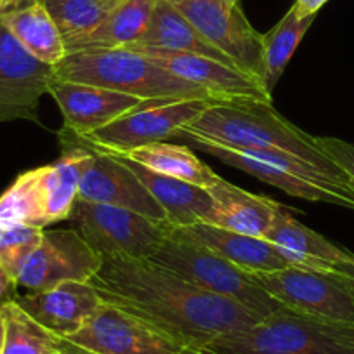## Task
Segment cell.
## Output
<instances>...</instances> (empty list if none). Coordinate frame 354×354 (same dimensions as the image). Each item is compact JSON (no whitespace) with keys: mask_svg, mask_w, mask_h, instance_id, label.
I'll list each match as a JSON object with an SVG mask.
<instances>
[{"mask_svg":"<svg viewBox=\"0 0 354 354\" xmlns=\"http://www.w3.org/2000/svg\"><path fill=\"white\" fill-rule=\"evenodd\" d=\"M88 283L104 302L149 323L196 353L214 340L259 322L236 302L193 287L148 259L106 255Z\"/></svg>","mask_w":354,"mask_h":354,"instance_id":"obj_1","label":"cell"},{"mask_svg":"<svg viewBox=\"0 0 354 354\" xmlns=\"http://www.w3.org/2000/svg\"><path fill=\"white\" fill-rule=\"evenodd\" d=\"M183 136H196L238 149L288 153L333 176L347 177L323 153L316 142V136L288 122L268 101L227 100L210 104L198 118L179 131L177 139Z\"/></svg>","mask_w":354,"mask_h":354,"instance_id":"obj_2","label":"cell"},{"mask_svg":"<svg viewBox=\"0 0 354 354\" xmlns=\"http://www.w3.org/2000/svg\"><path fill=\"white\" fill-rule=\"evenodd\" d=\"M54 78L97 85L146 101H224L205 88L176 77L148 56L129 47L66 54L54 66Z\"/></svg>","mask_w":354,"mask_h":354,"instance_id":"obj_3","label":"cell"},{"mask_svg":"<svg viewBox=\"0 0 354 354\" xmlns=\"http://www.w3.org/2000/svg\"><path fill=\"white\" fill-rule=\"evenodd\" d=\"M200 354H354V325L325 322L288 308L227 333Z\"/></svg>","mask_w":354,"mask_h":354,"instance_id":"obj_4","label":"cell"},{"mask_svg":"<svg viewBox=\"0 0 354 354\" xmlns=\"http://www.w3.org/2000/svg\"><path fill=\"white\" fill-rule=\"evenodd\" d=\"M181 139L288 195L354 210V186L347 177L333 176L297 156L281 151L230 148L196 136H183Z\"/></svg>","mask_w":354,"mask_h":354,"instance_id":"obj_5","label":"cell"},{"mask_svg":"<svg viewBox=\"0 0 354 354\" xmlns=\"http://www.w3.org/2000/svg\"><path fill=\"white\" fill-rule=\"evenodd\" d=\"M148 261L193 287L236 302L259 319L283 308L262 288L254 274L198 245L167 236Z\"/></svg>","mask_w":354,"mask_h":354,"instance_id":"obj_6","label":"cell"},{"mask_svg":"<svg viewBox=\"0 0 354 354\" xmlns=\"http://www.w3.org/2000/svg\"><path fill=\"white\" fill-rule=\"evenodd\" d=\"M68 221L101 257L149 259L170 231L169 223H156L132 210L82 198H77Z\"/></svg>","mask_w":354,"mask_h":354,"instance_id":"obj_7","label":"cell"},{"mask_svg":"<svg viewBox=\"0 0 354 354\" xmlns=\"http://www.w3.org/2000/svg\"><path fill=\"white\" fill-rule=\"evenodd\" d=\"M216 103L219 101L183 100L151 104L131 111L84 138L59 134V141L61 145L75 142L104 153H122L153 142H167V139L177 138L185 125L192 124L210 104Z\"/></svg>","mask_w":354,"mask_h":354,"instance_id":"obj_8","label":"cell"},{"mask_svg":"<svg viewBox=\"0 0 354 354\" xmlns=\"http://www.w3.org/2000/svg\"><path fill=\"white\" fill-rule=\"evenodd\" d=\"M254 277L283 308L325 322L354 325L353 299L332 271L290 266Z\"/></svg>","mask_w":354,"mask_h":354,"instance_id":"obj_9","label":"cell"},{"mask_svg":"<svg viewBox=\"0 0 354 354\" xmlns=\"http://www.w3.org/2000/svg\"><path fill=\"white\" fill-rule=\"evenodd\" d=\"M63 342L85 354H186L192 351L149 323L104 301L84 328Z\"/></svg>","mask_w":354,"mask_h":354,"instance_id":"obj_10","label":"cell"},{"mask_svg":"<svg viewBox=\"0 0 354 354\" xmlns=\"http://www.w3.org/2000/svg\"><path fill=\"white\" fill-rule=\"evenodd\" d=\"M103 257L75 230H44L39 245L21 262L16 283L28 292H42L68 281L88 283Z\"/></svg>","mask_w":354,"mask_h":354,"instance_id":"obj_11","label":"cell"},{"mask_svg":"<svg viewBox=\"0 0 354 354\" xmlns=\"http://www.w3.org/2000/svg\"><path fill=\"white\" fill-rule=\"evenodd\" d=\"M212 46L234 61L243 73L261 84L262 35L238 4L227 0H167Z\"/></svg>","mask_w":354,"mask_h":354,"instance_id":"obj_12","label":"cell"},{"mask_svg":"<svg viewBox=\"0 0 354 354\" xmlns=\"http://www.w3.org/2000/svg\"><path fill=\"white\" fill-rule=\"evenodd\" d=\"M54 66L37 59L0 21V124L26 120L40 125V100L49 94Z\"/></svg>","mask_w":354,"mask_h":354,"instance_id":"obj_13","label":"cell"},{"mask_svg":"<svg viewBox=\"0 0 354 354\" xmlns=\"http://www.w3.org/2000/svg\"><path fill=\"white\" fill-rule=\"evenodd\" d=\"M49 94L63 115V131L59 134L70 138H84L139 108L167 103V101H146L141 97L117 93L111 88L57 80V78L50 82Z\"/></svg>","mask_w":354,"mask_h":354,"instance_id":"obj_14","label":"cell"},{"mask_svg":"<svg viewBox=\"0 0 354 354\" xmlns=\"http://www.w3.org/2000/svg\"><path fill=\"white\" fill-rule=\"evenodd\" d=\"M84 148L88 149V160L78 185V198L85 202L120 207L141 214L156 223H167L162 207L118 156L97 151L88 146Z\"/></svg>","mask_w":354,"mask_h":354,"instance_id":"obj_15","label":"cell"},{"mask_svg":"<svg viewBox=\"0 0 354 354\" xmlns=\"http://www.w3.org/2000/svg\"><path fill=\"white\" fill-rule=\"evenodd\" d=\"M145 54L176 77L205 88L219 100H257L273 103V96L266 93L262 85L250 75L210 57L189 53L158 49V47L131 44L125 46Z\"/></svg>","mask_w":354,"mask_h":354,"instance_id":"obj_16","label":"cell"},{"mask_svg":"<svg viewBox=\"0 0 354 354\" xmlns=\"http://www.w3.org/2000/svg\"><path fill=\"white\" fill-rule=\"evenodd\" d=\"M169 236L207 248L250 274L271 273L292 266L271 241L223 230L209 223H195L181 227L170 226Z\"/></svg>","mask_w":354,"mask_h":354,"instance_id":"obj_17","label":"cell"},{"mask_svg":"<svg viewBox=\"0 0 354 354\" xmlns=\"http://www.w3.org/2000/svg\"><path fill=\"white\" fill-rule=\"evenodd\" d=\"M37 323L66 339L96 315L103 299L91 283L68 281L42 292H28L15 299Z\"/></svg>","mask_w":354,"mask_h":354,"instance_id":"obj_18","label":"cell"},{"mask_svg":"<svg viewBox=\"0 0 354 354\" xmlns=\"http://www.w3.org/2000/svg\"><path fill=\"white\" fill-rule=\"evenodd\" d=\"M212 214L207 223L234 233L264 238L285 205L231 185L221 177L209 189Z\"/></svg>","mask_w":354,"mask_h":354,"instance_id":"obj_19","label":"cell"},{"mask_svg":"<svg viewBox=\"0 0 354 354\" xmlns=\"http://www.w3.org/2000/svg\"><path fill=\"white\" fill-rule=\"evenodd\" d=\"M264 240L271 241L292 266L308 270L332 271L340 262L354 259L353 252L340 248L323 234L302 224L285 207L268 231Z\"/></svg>","mask_w":354,"mask_h":354,"instance_id":"obj_20","label":"cell"},{"mask_svg":"<svg viewBox=\"0 0 354 354\" xmlns=\"http://www.w3.org/2000/svg\"><path fill=\"white\" fill-rule=\"evenodd\" d=\"M118 158L136 174V177L145 185L149 195L162 207L167 223L170 226L181 227L209 221L210 214H212V200H210L207 189L174 179V177L156 174L139 163L122 158V156Z\"/></svg>","mask_w":354,"mask_h":354,"instance_id":"obj_21","label":"cell"},{"mask_svg":"<svg viewBox=\"0 0 354 354\" xmlns=\"http://www.w3.org/2000/svg\"><path fill=\"white\" fill-rule=\"evenodd\" d=\"M0 21L28 53L42 63L56 66L66 57L63 37L42 0H30L26 4L2 12Z\"/></svg>","mask_w":354,"mask_h":354,"instance_id":"obj_22","label":"cell"},{"mask_svg":"<svg viewBox=\"0 0 354 354\" xmlns=\"http://www.w3.org/2000/svg\"><path fill=\"white\" fill-rule=\"evenodd\" d=\"M138 44L158 47L176 53H189L210 57L227 66L238 68L230 56L209 42L181 12H177L167 0H156L151 23ZM240 70V68H238Z\"/></svg>","mask_w":354,"mask_h":354,"instance_id":"obj_23","label":"cell"},{"mask_svg":"<svg viewBox=\"0 0 354 354\" xmlns=\"http://www.w3.org/2000/svg\"><path fill=\"white\" fill-rule=\"evenodd\" d=\"M156 0H120L100 26L77 40L66 53L97 49H118L138 44L151 23Z\"/></svg>","mask_w":354,"mask_h":354,"instance_id":"obj_24","label":"cell"},{"mask_svg":"<svg viewBox=\"0 0 354 354\" xmlns=\"http://www.w3.org/2000/svg\"><path fill=\"white\" fill-rule=\"evenodd\" d=\"M87 160L88 149L68 145L56 162L42 167V198L47 226L70 219Z\"/></svg>","mask_w":354,"mask_h":354,"instance_id":"obj_25","label":"cell"},{"mask_svg":"<svg viewBox=\"0 0 354 354\" xmlns=\"http://www.w3.org/2000/svg\"><path fill=\"white\" fill-rule=\"evenodd\" d=\"M110 155L122 156V158L139 163V165L146 167L153 172L174 177V179L189 183V185H195L203 189H209L221 179V176H217L207 163H203L186 146L153 142V145L141 146V148L127 149V151L122 153H110Z\"/></svg>","mask_w":354,"mask_h":354,"instance_id":"obj_26","label":"cell"},{"mask_svg":"<svg viewBox=\"0 0 354 354\" xmlns=\"http://www.w3.org/2000/svg\"><path fill=\"white\" fill-rule=\"evenodd\" d=\"M316 16L309 18H299L295 15L294 8L274 25L270 32L262 35V49H261V80L262 88L266 93L273 96V91L277 87L278 80L283 75L288 61L294 56L295 49L304 39L306 32L313 25Z\"/></svg>","mask_w":354,"mask_h":354,"instance_id":"obj_27","label":"cell"},{"mask_svg":"<svg viewBox=\"0 0 354 354\" xmlns=\"http://www.w3.org/2000/svg\"><path fill=\"white\" fill-rule=\"evenodd\" d=\"M12 226L47 227L42 198V167L19 174L16 181L0 195V230Z\"/></svg>","mask_w":354,"mask_h":354,"instance_id":"obj_28","label":"cell"},{"mask_svg":"<svg viewBox=\"0 0 354 354\" xmlns=\"http://www.w3.org/2000/svg\"><path fill=\"white\" fill-rule=\"evenodd\" d=\"M4 319V346L0 354H57L64 342L37 323L16 301L0 306Z\"/></svg>","mask_w":354,"mask_h":354,"instance_id":"obj_29","label":"cell"},{"mask_svg":"<svg viewBox=\"0 0 354 354\" xmlns=\"http://www.w3.org/2000/svg\"><path fill=\"white\" fill-rule=\"evenodd\" d=\"M68 47L97 28L120 0H42Z\"/></svg>","mask_w":354,"mask_h":354,"instance_id":"obj_30","label":"cell"},{"mask_svg":"<svg viewBox=\"0 0 354 354\" xmlns=\"http://www.w3.org/2000/svg\"><path fill=\"white\" fill-rule=\"evenodd\" d=\"M42 234V227L33 226H12L0 231V264L11 273L12 278L18 273L21 262L39 245Z\"/></svg>","mask_w":354,"mask_h":354,"instance_id":"obj_31","label":"cell"},{"mask_svg":"<svg viewBox=\"0 0 354 354\" xmlns=\"http://www.w3.org/2000/svg\"><path fill=\"white\" fill-rule=\"evenodd\" d=\"M319 148L333 163L339 165L354 186V145L339 138H316Z\"/></svg>","mask_w":354,"mask_h":354,"instance_id":"obj_32","label":"cell"},{"mask_svg":"<svg viewBox=\"0 0 354 354\" xmlns=\"http://www.w3.org/2000/svg\"><path fill=\"white\" fill-rule=\"evenodd\" d=\"M332 273L339 278V281L344 285V288H346L347 294L351 295V299L354 302V259L340 262L339 266L333 268Z\"/></svg>","mask_w":354,"mask_h":354,"instance_id":"obj_33","label":"cell"},{"mask_svg":"<svg viewBox=\"0 0 354 354\" xmlns=\"http://www.w3.org/2000/svg\"><path fill=\"white\" fill-rule=\"evenodd\" d=\"M18 283H16L15 278L11 277L8 270H6L4 266L0 264V306L4 304V302L15 301L18 297Z\"/></svg>","mask_w":354,"mask_h":354,"instance_id":"obj_34","label":"cell"},{"mask_svg":"<svg viewBox=\"0 0 354 354\" xmlns=\"http://www.w3.org/2000/svg\"><path fill=\"white\" fill-rule=\"evenodd\" d=\"M328 0H295L294 11L299 18H309V16L318 15L319 9L326 4Z\"/></svg>","mask_w":354,"mask_h":354,"instance_id":"obj_35","label":"cell"},{"mask_svg":"<svg viewBox=\"0 0 354 354\" xmlns=\"http://www.w3.org/2000/svg\"><path fill=\"white\" fill-rule=\"evenodd\" d=\"M12 8H15V2H12V0H0V15Z\"/></svg>","mask_w":354,"mask_h":354,"instance_id":"obj_36","label":"cell"},{"mask_svg":"<svg viewBox=\"0 0 354 354\" xmlns=\"http://www.w3.org/2000/svg\"><path fill=\"white\" fill-rule=\"evenodd\" d=\"M4 319H2V315H0V353H2V346H4Z\"/></svg>","mask_w":354,"mask_h":354,"instance_id":"obj_37","label":"cell"},{"mask_svg":"<svg viewBox=\"0 0 354 354\" xmlns=\"http://www.w3.org/2000/svg\"><path fill=\"white\" fill-rule=\"evenodd\" d=\"M57 354H85V353H82V351H78V349H73V347H70V346H66V344H64L63 351H59Z\"/></svg>","mask_w":354,"mask_h":354,"instance_id":"obj_38","label":"cell"},{"mask_svg":"<svg viewBox=\"0 0 354 354\" xmlns=\"http://www.w3.org/2000/svg\"><path fill=\"white\" fill-rule=\"evenodd\" d=\"M12 2H15V8H16V6H19V4H21L23 0H12Z\"/></svg>","mask_w":354,"mask_h":354,"instance_id":"obj_39","label":"cell"},{"mask_svg":"<svg viewBox=\"0 0 354 354\" xmlns=\"http://www.w3.org/2000/svg\"><path fill=\"white\" fill-rule=\"evenodd\" d=\"M227 2H231V4H238L240 0H227Z\"/></svg>","mask_w":354,"mask_h":354,"instance_id":"obj_40","label":"cell"},{"mask_svg":"<svg viewBox=\"0 0 354 354\" xmlns=\"http://www.w3.org/2000/svg\"><path fill=\"white\" fill-rule=\"evenodd\" d=\"M186 354H200V353H196V351H188V353Z\"/></svg>","mask_w":354,"mask_h":354,"instance_id":"obj_41","label":"cell"},{"mask_svg":"<svg viewBox=\"0 0 354 354\" xmlns=\"http://www.w3.org/2000/svg\"><path fill=\"white\" fill-rule=\"evenodd\" d=\"M0 231H2V230H0Z\"/></svg>","mask_w":354,"mask_h":354,"instance_id":"obj_42","label":"cell"}]
</instances>
